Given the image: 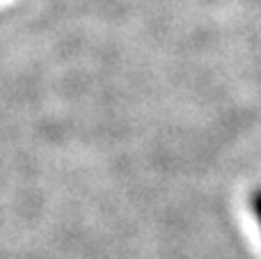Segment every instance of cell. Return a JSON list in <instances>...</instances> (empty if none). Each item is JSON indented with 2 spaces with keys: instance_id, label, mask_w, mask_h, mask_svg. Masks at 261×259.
<instances>
[{
  "instance_id": "cell-1",
  "label": "cell",
  "mask_w": 261,
  "mask_h": 259,
  "mask_svg": "<svg viewBox=\"0 0 261 259\" xmlns=\"http://www.w3.org/2000/svg\"><path fill=\"white\" fill-rule=\"evenodd\" d=\"M252 209H254V218H257V223L261 227V188H257L252 195Z\"/></svg>"
}]
</instances>
